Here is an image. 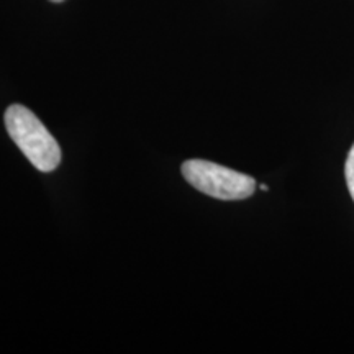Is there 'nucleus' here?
<instances>
[{
  "label": "nucleus",
  "instance_id": "5",
  "mask_svg": "<svg viewBox=\"0 0 354 354\" xmlns=\"http://www.w3.org/2000/svg\"><path fill=\"white\" fill-rule=\"evenodd\" d=\"M51 2H55V3H59V2H64V0H51Z\"/></svg>",
  "mask_w": 354,
  "mask_h": 354
},
{
  "label": "nucleus",
  "instance_id": "4",
  "mask_svg": "<svg viewBox=\"0 0 354 354\" xmlns=\"http://www.w3.org/2000/svg\"><path fill=\"white\" fill-rule=\"evenodd\" d=\"M261 190H264V192H266V190H268V185H266V184H261Z\"/></svg>",
  "mask_w": 354,
  "mask_h": 354
},
{
  "label": "nucleus",
  "instance_id": "1",
  "mask_svg": "<svg viewBox=\"0 0 354 354\" xmlns=\"http://www.w3.org/2000/svg\"><path fill=\"white\" fill-rule=\"evenodd\" d=\"M6 128L13 143L38 171L51 172L61 165L59 145L30 109L10 105L6 110Z\"/></svg>",
  "mask_w": 354,
  "mask_h": 354
},
{
  "label": "nucleus",
  "instance_id": "3",
  "mask_svg": "<svg viewBox=\"0 0 354 354\" xmlns=\"http://www.w3.org/2000/svg\"><path fill=\"white\" fill-rule=\"evenodd\" d=\"M344 177H346L349 194H351V197L354 201V145L351 146V149H349L346 166H344Z\"/></svg>",
  "mask_w": 354,
  "mask_h": 354
},
{
  "label": "nucleus",
  "instance_id": "2",
  "mask_svg": "<svg viewBox=\"0 0 354 354\" xmlns=\"http://www.w3.org/2000/svg\"><path fill=\"white\" fill-rule=\"evenodd\" d=\"M180 171L184 179L198 192L220 201H243L256 190V180L251 176L203 159H189Z\"/></svg>",
  "mask_w": 354,
  "mask_h": 354
}]
</instances>
